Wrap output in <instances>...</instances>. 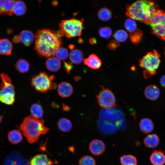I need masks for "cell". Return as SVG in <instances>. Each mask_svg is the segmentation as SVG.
<instances>
[{
  "instance_id": "29",
  "label": "cell",
  "mask_w": 165,
  "mask_h": 165,
  "mask_svg": "<svg viewBox=\"0 0 165 165\" xmlns=\"http://www.w3.org/2000/svg\"><path fill=\"white\" fill-rule=\"evenodd\" d=\"M98 16L101 20L108 21L112 17V13L109 9L106 7H103L99 11Z\"/></svg>"
},
{
  "instance_id": "4",
  "label": "cell",
  "mask_w": 165,
  "mask_h": 165,
  "mask_svg": "<svg viewBox=\"0 0 165 165\" xmlns=\"http://www.w3.org/2000/svg\"><path fill=\"white\" fill-rule=\"evenodd\" d=\"M160 62V55L156 50L148 53L139 61L140 67L145 69L144 78L147 79L155 75Z\"/></svg>"
},
{
  "instance_id": "10",
  "label": "cell",
  "mask_w": 165,
  "mask_h": 165,
  "mask_svg": "<svg viewBox=\"0 0 165 165\" xmlns=\"http://www.w3.org/2000/svg\"><path fill=\"white\" fill-rule=\"evenodd\" d=\"M105 149V145L103 141L98 139L93 140L90 143L89 149L94 155L99 156L102 154Z\"/></svg>"
},
{
  "instance_id": "23",
  "label": "cell",
  "mask_w": 165,
  "mask_h": 165,
  "mask_svg": "<svg viewBox=\"0 0 165 165\" xmlns=\"http://www.w3.org/2000/svg\"><path fill=\"white\" fill-rule=\"evenodd\" d=\"M27 7L25 3L21 0L15 1L13 12L16 15L21 16L24 14L26 12Z\"/></svg>"
},
{
  "instance_id": "37",
  "label": "cell",
  "mask_w": 165,
  "mask_h": 165,
  "mask_svg": "<svg viewBox=\"0 0 165 165\" xmlns=\"http://www.w3.org/2000/svg\"><path fill=\"white\" fill-rule=\"evenodd\" d=\"M160 83L162 86L165 88V74L163 75L160 78Z\"/></svg>"
},
{
  "instance_id": "8",
  "label": "cell",
  "mask_w": 165,
  "mask_h": 165,
  "mask_svg": "<svg viewBox=\"0 0 165 165\" xmlns=\"http://www.w3.org/2000/svg\"><path fill=\"white\" fill-rule=\"evenodd\" d=\"M149 24L152 33L164 40L165 38V10L157 9L152 16Z\"/></svg>"
},
{
  "instance_id": "20",
  "label": "cell",
  "mask_w": 165,
  "mask_h": 165,
  "mask_svg": "<svg viewBox=\"0 0 165 165\" xmlns=\"http://www.w3.org/2000/svg\"><path fill=\"white\" fill-rule=\"evenodd\" d=\"M139 126L141 130L145 134L150 133L154 129V124L150 119L145 118L141 119L140 121Z\"/></svg>"
},
{
  "instance_id": "16",
  "label": "cell",
  "mask_w": 165,
  "mask_h": 165,
  "mask_svg": "<svg viewBox=\"0 0 165 165\" xmlns=\"http://www.w3.org/2000/svg\"><path fill=\"white\" fill-rule=\"evenodd\" d=\"M47 69L52 72L58 71L60 68L61 63L59 59L55 57H49L46 62Z\"/></svg>"
},
{
  "instance_id": "21",
  "label": "cell",
  "mask_w": 165,
  "mask_h": 165,
  "mask_svg": "<svg viewBox=\"0 0 165 165\" xmlns=\"http://www.w3.org/2000/svg\"><path fill=\"white\" fill-rule=\"evenodd\" d=\"M160 142V139L156 134L148 135L144 139L145 145L148 148H155L157 146Z\"/></svg>"
},
{
  "instance_id": "17",
  "label": "cell",
  "mask_w": 165,
  "mask_h": 165,
  "mask_svg": "<svg viewBox=\"0 0 165 165\" xmlns=\"http://www.w3.org/2000/svg\"><path fill=\"white\" fill-rule=\"evenodd\" d=\"M150 160L153 165H163L165 163V155L163 152L155 150L152 153Z\"/></svg>"
},
{
  "instance_id": "5",
  "label": "cell",
  "mask_w": 165,
  "mask_h": 165,
  "mask_svg": "<svg viewBox=\"0 0 165 165\" xmlns=\"http://www.w3.org/2000/svg\"><path fill=\"white\" fill-rule=\"evenodd\" d=\"M55 78L53 75H49L45 72H42L32 78L31 85L36 91L41 93H46L56 88V83L53 82Z\"/></svg>"
},
{
  "instance_id": "30",
  "label": "cell",
  "mask_w": 165,
  "mask_h": 165,
  "mask_svg": "<svg viewBox=\"0 0 165 165\" xmlns=\"http://www.w3.org/2000/svg\"><path fill=\"white\" fill-rule=\"evenodd\" d=\"M143 35L142 32L139 29H136L130 33V37L131 41L135 44H138L141 41Z\"/></svg>"
},
{
  "instance_id": "19",
  "label": "cell",
  "mask_w": 165,
  "mask_h": 165,
  "mask_svg": "<svg viewBox=\"0 0 165 165\" xmlns=\"http://www.w3.org/2000/svg\"><path fill=\"white\" fill-rule=\"evenodd\" d=\"M13 45L11 42L7 38L0 39V54L9 55L12 53Z\"/></svg>"
},
{
  "instance_id": "13",
  "label": "cell",
  "mask_w": 165,
  "mask_h": 165,
  "mask_svg": "<svg viewBox=\"0 0 165 165\" xmlns=\"http://www.w3.org/2000/svg\"><path fill=\"white\" fill-rule=\"evenodd\" d=\"M160 90L158 87L154 85L147 86L144 90V94L147 98L152 101H155L159 97Z\"/></svg>"
},
{
  "instance_id": "39",
  "label": "cell",
  "mask_w": 165,
  "mask_h": 165,
  "mask_svg": "<svg viewBox=\"0 0 165 165\" xmlns=\"http://www.w3.org/2000/svg\"><path fill=\"white\" fill-rule=\"evenodd\" d=\"M65 66L66 68V70L67 72L68 73L70 71L71 68V64H68L66 63H65Z\"/></svg>"
},
{
  "instance_id": "1",
  "label": "cell",
  "mask_w": 165,
  "mask_h": 165,
  "mask_svg": "<svg viewBox=\"0 0 165 165\" xmlns=\"http://www.w3.org/2000/svg\"><path fill=\"white\" fill-rule=\"evenodd\" d=\"M35 39V49L40 56L46 57L54 56L56 51L62 44L58 35L48 29L38 30Z\"/></svg>"
},
{
  "instance_id": "11",
  "label": "cell",
  "mask_w": 165,
  "mask_h": 165,
  "mask_svg": "<svg viewBox=\"0 0 165 165\" xmlns=\"http://www.w3.org/2000/svg\"><path fill=\"white\" fill-rule=\"evenodd\" d=\"M53 161L44 154H38L31 160L30 165H53Z\"/></svg>"
},
{
  "instance_id": "25",
  "label": "cell",
  "mask_w": 165,
  "mask_h": 165,
  "mask_svg": "<svg viewBox=\"0 0 165 165\" xmlns=\"http://www.w3.org/2000/svg\"><path fill=\"white\" fill-rule=\"evenodd\" d=\"M8 137L9 141L13 144H17L20 143L23 138L21 132L16 130L9 131Z\"/></svg>"
},
{
  "instance_id": "9",
  "label": "cell",
  "mask_w": 165,
  "mask_h": 165,
  "mask_svg": "<svg viewBox=\"0 0 165 165\" xmlns=\"http://www.w3.org/2000/svg\"><path fill=\"white\" fill-rule=\"evenodd\" d=\"M98 103L102 108H110L116 105L115 97L112 91L108 88H102L96 96Z\"/></svg>"
},
{
  "instance_id": "7",
  "label": "cell",
  "mask_w": 165,
  "mask_h": 165,
  "mask_svg": "<svg viewBox=\"0 0 165 165\" xmlns=\"http://www.w3.org/2000/svg\"><path fill=\"white\" fill-rule=\"evenodd\" d=\"M2 82L0 84V101L8 105H12L15 100V92L9 77L6 74H1Z\"/></svg>"
},
{
  "instance_id": "6",
  "label": "cell",
  "mask_w": 165,
  "mask_h": 165,
  "mask_svg": "<svg viewBox=\"0 0 165 165\" xmlns=\"http://www.w3.org/2000/svg\"><path fill=\"white\" fill-rule=\"evenodd\" d=\"M83 19L74 18L62 20L59 24L61 32L68 38L80 36L83 28Z\"/></svg>"
},
{
  "instance_id": "32",
  "label": "cell",
  "mask_w": 165,
  "mask_h": 165,
  "mask_svg": "<svg viewBox=\"0 0 165 165\" xmlns=\"http://www.w3.org/2000/svg\"><path fill=\"white\" fill-rule=\"evenodd\" d=\"M124 26L127 30L130 33L136 31L137 27V24L134 20L130 18L125 20Z\"/></svg>"
},
{
  "instance_id": "40",
  "label": "cell",
  "mask_w": 165,
  "mask_h": 165,
  "mask_svg": "<svg viewBox=\"0 0 165 165\" xmlns=\"http://www.w3.org/2000/svg\"><path fill=\"white\" fill-rule=\"evenodd\" d=\"M89 42L90 44H95L96 42V41L95 38H92L90 39Z\"/></svg>"
},
{
  "instance_id": "2",
  "label": "cell",
  "mask_w": 165,
  "mask_h": 165,
  "mask_svg": "<svg viewBox=\"0 0 165 165\" xmlns=\"http://www.w3.org/2000/svg\"><path fill=\"white\" fill-rule=\"evenodd\" d=\"M158 9V5L153 1L138 0L127 6L126 15L148 24L153 14Z\"/></svg>"
},
{
  "instance_id": "14",
  "label": "cell",
  "mask_w": 165,
  "mask_h": 165,
  "mask_svg": "<svg viewBox=\"0 0 165 165\" xmlns=\"http://www.w3.org/2000/svg\"><path fill=\"white\" fill-rule=\"evenodd\" d=\"M84 64L94 69H97L101 67L102 63L101 60L96 54L92 53L84 59Z\"/></svg>"
},
{
  "instance_id": "34",
  "label": "cell",
  "mask_w": 165,
  "mask_h": 165,
  "mask_svg": "<svg viewBox=\"0 0 165 165\" xmlns=\"http://www.w3.org/2000/svg\"><path fill=\"white\" fill-rule=\"evenodd\" d=\"M79 165H96L94 159L89 156H83L79 160Z\"/></svg>"
},
{
  "instance_id": "42",
  "label": "cell",
  "mask_w": 165,
  "mask_h": 165,
  "mask_svg": "<svg viewBox=\"0 0 165 165\" xmlns=\"http://www.w3.org/2000/svg\"><path fill=\"white\" fill-rule=\"evenodd\" d=\"M1 120H2L1 118V116H0V123L1 122Z\"/></svg>"
},
{
  "instance_id": "36",
  "label": "cell",
  "mask_w": 165,
  "mask_h": 165,
  "mask_svg": "<svg viewBox=\"0 0 165 165\" xmlns=\"http://www.w3.org/2000/svg\"><path fill=\"white\" fill-rule=\"evenodd\" d=\"M119 46L118 42L114 40H112L108 45V47L111 50H114Z\"/></svg>"
},
{
  "instance_id": "22",
  "label": "cell",
  "mask_w": 165,
  "mask_h": 165,
  "mask_svg": "<svg viewBox=\"0 0 165 165\" xmlns=\"http://www.w3.org/2000/svg\"><path fill=\"white\" fill-rule=\"evenodd\" d=\"M69 59L73 64H79L84 59V54L80 50L75 49L72 50L69 54Z\"/></svg>"
},
{
  "instance_id": "26",
  "label": "cell",
  "mask_w": 165,
  "mask_h": 165,
  "mask_svg": "<svg viewBox=\"0 0 165 165\" xmlns=\"http://www.w3.org/2000/svg\"><path fill=\"white\" fill-rule=\"evenodd\" d=\"M30 112L32 116L37 119H41L43 115L42 108L39 104L35 103L31 106Z\"/></svg>"
},
{
  "instance_id": "12",
  "label": "cell",
  "mask_w": 165,
  "mask_h": 165,
  "mask_svg": "<svg viewBox=\"0 0 165 165\" xmlns=\"http://www.w3.org/2000/svg\"><path fill=\"white\" fill-rule=\"evenodd\" d=\"M73 91V87L72 85L67 82H62L58 86V94L62 97H69L72 94Z\"/></svg>"
},
{
  "instance_id": "24",
  "label": "cell",
  "mask_w": 165,
  "mask_h": 165,
  "mask_svg": "<svg viewBox=\"0 0 165 165\" xmlns=\"http://www.w3.org/2000/svg\"><path fill=\"white\" fill-rule=\"evenodd\" d=\"M57 126L59 129L64 132H68L71 130L72 124L70 121L67 118H61L58 120Z\"/></svg>"
},
{
  "instance_id": "27",
  "label": "cell",
  "mask_w": 165,
  "mask_h": 165,
  "mask_svg": "<svg viewBox=\"0 0 165 165\" xmlns=\"http://www.w3.org/2000/svg\"><path fill=\"white\" fill-rule=\"evenodd\" d=\"M15 66L16 70L20 72L24 73L29 71L30 65L27 61L21 59L17 61Z\"/></svg>"
},
{
  "instance_id": "18",
  "label": "cell",
  "mask_w": 165,
  "mask_h": 165,
  "mask_svg": "<svg viewBox=\"0 0 165 165\" xmlns=\"http://www.w3.org/2000/svg\"><path fill=\"white\" fill-rule=\"evenodd\" d=\"M19 36L20 42L26 46H30L35 38V35L29 30L22 31Z\"/></svg>"
},
{
  "instance_id": "31",
  "label": "cell",
  "mask_w": 165,
  "mask_h": 165,
  "mask_svg": "<svg viewBox=\"0 0 165 165\" xmlns=\"http://www.w3.org/2000/svg\"><path fill=\"white\" fill-rule=\"evenodd\" d=\"M114 37L118 42H123L125 41L128 38L127 32L123 30H119L114 35Z\"/></svg>"
},
{
  "instance_id": "3",
  "label": "cell",
  "mask_w": 165,
  "mask_h": 165,
  "mask_svg": "<svg viewBox=\"0 0 165 165\" xmlns=\"http://www.w3.org/2000/svg\"><path fill=\"white\" fill-rule=\"evenodd\" d=\"M44 120L32 116L26 117L20 126V129L28 141L31 144L36 142L41 134H46L49 129L44 126Z\"/></svg>"
},
{
  "instance_id": "38",
  "label": "cell",
  "mask_w": 165,
  "mask_h": 165,
  "mask_svg": "<svg viewBox=\"0 0 165 165\" xmlns=\"http://www.w3.org/2000/svg\"><path fill=\"white\" fill-rule=\"evenodd\" d=\"M13 41L14 43H18L20 42L19 36L15 35L13 38Z\"/></svg>"
},
{
  "instance_id": "33",
  "label": "cell",
  "mask_w": 165,
  "mask_h": 165,
  "mask_svg": "<svg viewBox=\"0 0 165 165\" xmlns=\"http://www.w3.org/2000/svg\"><path fill=\"white\" fill-rule=\"evenodd\" d=\"M55 56L59 59L65 60L67 58L68 56V53L66 48L60 47L56 51Z\"/></svg>"
},
{
  "instance_id": "35",
  "label": "cell",
  "mask_w": 165,
  "mask_h": 165,
  "mask_svg": "<svg viewBox=\"0 0 165 165\" xmlns=\"http://www.w3.org/2000/svg\"><path fill=\"white\" fill-rule=\"evenodd\" d=\"M112 32L111 29L107 27L100 28L98 31L100 36L105 38H109L112 35Z\"/></svg>"
},
{
  "instance_id": "41",
  "label": "cell",
  "mask_w": 165,
  "mask_h": 165,
  "mask_svg": "<svg viewBox=\"0 0 165 165\" xmlns=\"http://www.w3.org/2000/svg\"><path fill=\"white\" fill-rule=\"evenodd\" d=\"M63 108L64 110L66 111H68L70 109V108L68 106L64 104L63 105Z\"/></svg>"
},
{
  "instance_id": "28",
  "label": "cell",
  "mask_w": 165,
  "mask_h": 165,
  "mask_svg": "<svg viewBox=\"0 0 165 165\" xmlns=\"http://www.w3.org/2000/svg\"><path fill=\"white\" fill-rule=\"evenodd\" d=\"M122 165H137V161L136 158L131 155H124L120 158Z\"/></svg>"
},
{
  "instance_id": "15",
  "label": "cell",
  "mask_w": 165,
  "mask_h": 165,
  "mask_svg": "<svg viewBox=\"0 0 165 165\" xmlns=\"http://www.w3.org/2000/svg\"><path fill=\"white\" fill-rule=\"evenodd\" d=\"M15 1L0 0V14L12 15Z\"/></svg>"
},
{
  "instance_id": "43",
  "label": "cell",
  "mask_w": 165,
  "mask_h": 165,
  "mask_svg": "<svg viewBox=\"0 0 165 165\" xmlns=\"http://www.w3.org/2000/svg\"><path fill=\"white\" fill-rule=\"evenodd\" d=\"M164 40H165V39H164Z\"/></svg>"
}]
</instances>
